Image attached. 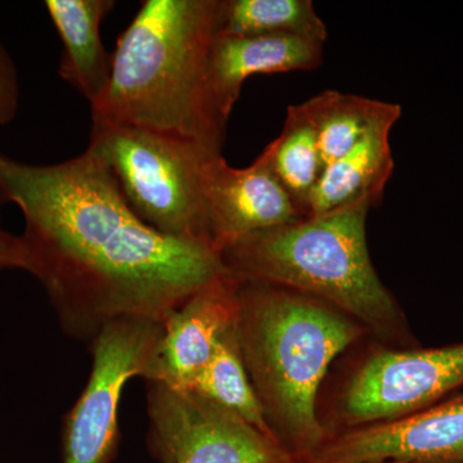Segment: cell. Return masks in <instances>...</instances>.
<instances>
[{
  "label": "cell",
  "mask_w": 463,
  "mask_h": 463,
  "mask_svg": "<svg viewBox=\"0 0 463 463\" xmlns=\"http://www.w3.org/2000/svg\"><path fill=\"white\" fill-rule=\"evenodd\" d=\"M0 200L23 213L25 272L72 339L90 344L118 319L163 323L228 273L210 246L143 223L114 174L88 151L53 165L0 155Z\"/></svg>",
  "instance_id": "1"
},
{
  "label": "cell",
  "mask_w": 463,
  "mask_h": 463,
  "mask_svg": "<svg viewBox=\"0 0 463 463\" xmlns=\"http://www.w3.org/2000/svg\"><path fill=\"white\" fill-rule=\"evenodd\" d=\"M221 0H145L112 54L91 120L139 128L222 152L227 123L209 84Z\"/></svg>",
  "instance_id": "2"
},
{
  "label": "cell",
  "mask_w": 463,
  "mask_h": 463,
  "mask_svg": "<svg viewBox=\"0 0 463 463\" xmlns=\"http://www.w3.org/2000/svg\"><path fill=\"white\" fill-rule=\"evenodd\" d=\"M239 282L237 341L265 420L279 443L310 456L325 443L317 414L322 381L362 326L318 298Z\"/></svg>",
  "instance_id": "3"
},
{
  "label": "cell",
  "mask_w": 463,
  "mask_h": 463,
  "mask_svg": "<svg viewBox=\"0 0 463 463\" xmlns=\"http://www.w3.org/2000/svg\"><path fill=\"white\" fill-rule=\"evenodd\" d=\"M361 201L328 214L260 232L222 252L239 281L264 282L318 298L380 335L403 328L394 298L374 269Z\"/></svg>",
  "instance_id": "4"
},
{
  "label": "cell",
  "mask_w": 463,
  "mask_h": 463,
  "mask_svg": "<svg viewBox=\"0 0 463 463\" xmlns=\"http://www.w3.org/2000/svg\"><path fill=\"white\" fill-rule=\"evenodd\" d=\"M87 151L114 174L128 205L143 223L164 236L213 248L206 167L222 152L188 139L102 121L91 124Z\"/></svg>",
  "instance_id": "5"
},
{
  "label": "cell",
  "mask_w": 463,
  "mask_h": 463,
  "mask_svg": "<svg viewBox=\"0 0 463 463\" xmlns=\"http://www.w3.org/2000/svg\"><path fill=\"white\" fill-rule=\"evenodd\" d=\"M163 323L125 318L91 341V370L63 425L62 463H109L118 443V412L125 385L151 380Z\"/></svg>",
  "instance_id": "6"
},
{
  "label": "cell",
  "mask_w": 463,
  "mask_h": 463,
  "mask_svg": "<svg viewBox=\"0 0 463 463\" xmlns=\"http://www.w3.org/2000/svg\"><path fill=\"white\" fill-rule=\"evenodd\" d=\"M148 447L163 463H288L279 441L191 390L147 383Z\"/></svg>",
  "instance_id": "7"
},
{
  "label": "cell",
  "mask_w": 463,
  "mask_h": 463,
  "mask_svg": "<svg viewBox=\"0 0 463 463\" xmlns=\"http://www.w3.org/2000/svg\"><path fill=\"white\" fill-rule=\"evenodd\" d=\"M463 388V343L434 349L380 350L347 383L343 414L352 426L403 419Z\"/></svg>",
  "instance_id": "8"
},
{
  "label": "cell",
  "mask_w": 463,
  "mask_h": 463,
  "mask_svg": "<svg viewBox=\"0 0 463 463\" xmlns=\"http://www.w3.org/2000/svg\"><path fill=\"white\" fill-rule=\"evenodd\" d=\"M310 463H463V392L403 419L325 441Z\"/></svg>",
  "instance_id": "9"
},
{
  "label": "cell",
  "mask_w": 463,
  "mask_h": 463,
  "mask_svg": "<svg viewBox=\"0 0 463 463\" xmlns=\"http://www.w3.org/2000/svg\"><path fill=\"white\" fill-rule=\"evenodd\" d=\"M207 225L222 254L239 241L297 223L306 215L274 173L264 151L248 167H232L221 155L209 161L205 182Z\"/></svg>",
  "instance_id": "10"
},
{
  "label": "cell",
  "mask_w": 463,
  "mask_h": 463,
  "mask_svg": "<svg viewBox=\"0 0 463 463\" xmlns=\"http://www.w3.org/2000/svg\"><path fill=\"white\" fill-rule=\"evenodd\" d=\"M239 286L225 273L170 313L163 322L149 381L179 390L194 388L219 340L236 325Z\"/></svg>",
  "instance_id": "11"
},
{
  "label": "cell",
  "mask_w": 463,
  "mask_h": 463,
  "mask_svg": "<svg viewBox=\"0 0 463 463\" xmlns=\"http://www.w3.org/2000/svg\"><path fill=\"white\" fill-rule=\"evenodd\" d=\"M323 44L294 35L216 36L209 84L221 118L227 123L250 76L315 70L322 63Z\"/></svg>",
  "instance_id": "12"
},
{
  "label": "cell",
  "mask_w": 463,
  "mask_h": 463,
  "mask_svg": "<svg viewBox=\"0 0 463 463\" xmlns=\"http://www.w3.org/2000/svg\"><path fill=\"white\" fill-rule=\"evenodd\" d=\"M401 115V106L395 105L354 147L323 169L307 203V218L328 214L361 201L379 205L394 170L389 138Z\"/></svg>",
  "instance_id": "13"
},
{
  "label": "cell",
  "mask_w": 463,
  "mask_h": 463,
  "mask_svg": "<svg viewBox=\"0 0 463 463\" xmlns=\"http://www.w3.org/2000/svg\"><path fill=\"white\" fill-rule=\"evenodd\" d=\"M45 9L62 42L58 74L93 103L108 87L112 56L100 39V23L112 0H47Z\"/></svg>",
  "instance_id": "14"
},
{
  "label": "cell",
  "mask_w": 463,
  "mask_h": 463,
  "mask_svg": "<svg viewBox=\"0 0 463 463\" xmlns=\"http://www.w3.org/2000/svg\"><path fill=\"white\" fill-rule=\"evenodd\" d=\"M397 103L325 90L301 103L312 121L323 169L345 155Z\"/></svg>",
  "instance_id": "15"
},
{
  "label": "cell",
  "mask_w": 463,
  "mask_h": 463,
  "mask_svg": "<svg viewBox=\"0 0 463 463\" xmlns=\"http://www.w3.org/2000/svg\"><path fill=\"white\" fill-rule=\"evenodd\" d=\"M218 35H294L325 43L328 33L310 0H221Z\"/></svg>",
  "instance_id": "16"
},
{
  "label": "cell",
  "mask_w": 463,
  "mask_h": 463,
  "mask_svg": "<svg viewBox=\"0 0 463 463\" xmlns=\"http://www.w3.org/2000/svg\"><path fill=\"white\" fill-rule=\"evenodd\" d=\"M277 178L307 218V203L323 172L312 121L300 105L288 108L282 133L265 147Z\"/></svg>",
  "instance_id": "17"
},
{
  "label": "cell",
  "mask_w": 463,
  "mask_h": 463,
  "mask_svg": "<svg viewBox=\"0 0 463 463\" xmlns=\"http://www.w3.org/2000/svg\"><path fill=\"white\" fill-rule=\"evenodd\" d=\"M191 392L223 405L259 431L277 440L268 426L263 408L243 364L237 341L236 325L219 340L214 354Z\"/></svg>",
  "instance_id": "18"
},
{
  "label": "cell",
  "mask_w": 463,
  "mask_h": 463,
  "mask_svg": "<svg viewBox=\"0 0 463 463\" xmlns=\"http://www.w3.org/2000/svg\"><path fill=\"white\" fill-rule=\"evenodd\" d=\"M20 109V79L11 54L0 41V125L16 118Z\"/></svg>",
  "instance_id": "19"
},
{
  "label": "cell",
  "mask_w": 463,
  "mask_h": 463,
  "mask_svg": "<svg viewBox=\"0 0 463 463\" xmlns=\"http://www.w3.org/2000/svg\"><path fill=\"white\" fill-rule=\"evenodd\" d=\"M9 269L26 270V255L23 240L0 227V272Z\"/></svg>",
  "instance_id": "20"
}]
</instances>
